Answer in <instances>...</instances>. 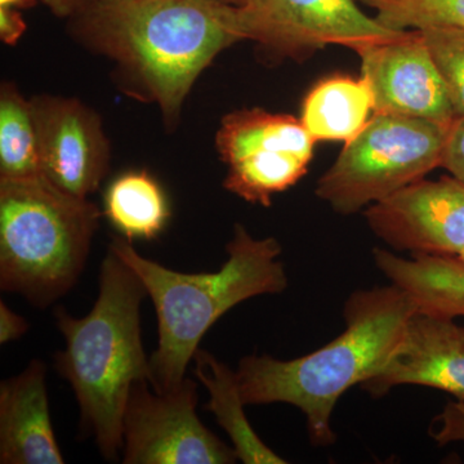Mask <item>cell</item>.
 Here are the masks:
<instances>
[{"mask_svg": "<svg viewBox=\"0 0 464 464\" xmlns=\"http://www.w3.org/2000/svg\"><path fill=\"white\" fill-rule=\"evenodd\" d=\"M430 435L439 445L464 441V400L448 402L433 420Z\"/></svg>", "mask_w": 464, "mask_h": 464, "instance_id": "obj_22", "label": "cell"}, {"mask_svg": "<svg viewBox=\"0 0 464 464\" xmlns=\"http://www.w3.org/2000/svg\"><path fill=\"white\" fill-rule=\"evenodd\" d=\"M109 250L139 276L157 311L158 346L150 356V384L157 392L182 383L201 340L219 317L246 299L279 295L288 286L279 241L256 239L240 224L226 246L227 261L217 273H179L143 257L125 237H112Z\"/></svg>", "mask_w": 464, "mask_h": 464, "instance_id": "obj_3", "label": "cell"}, {"mask_svg": "<svg viewBox=\"0 0 464 464\" xmlns=\"http://www.w3.org/2000/svg\"><path fill=\"white\" fill-rule=\"evenodd\" d=\"M145 297L139 276L109 250L91 313L74 317L65 308L54 310L65 340V348L54 355V369L74 391L82 430L93 436L110 462L123 450V415L133 384L151 382L141 334Z\"/></svg>", "mask_w": 464, "mask_h": 464, "instance_id": "obj_2", "label": "cell"}, {"mask_svg": "<svg viewBox=\"0 0 464 464\" xmlns=\"http://www.w3.org/2000/svg\"><path fill=\"white\" fill-rule=\"evenodd\" d=\"M105 215L125 239H154L166 227L169 208L160 185L149 173L121 174L105 194Z\"/></svg>", "mask_w": 464, "mask_h": 464, "instance_id": "obj_18", "label": "cell"}, {"mask_svg": "<svg viewBox=\"0 0 464 464\" xmlns=\"http://www.w3.org/2000/svg\"><path fill=\"white\" fill-rule=\"evenodd\" d=\"M215 2L230 5V7H244V5H248L250 3L255 2V0H215Z\"/></svg>", "mask_w": 464, "mask_h": 464, "instance_id": "obj_28", "label": "cell"}, {"mask_svg": "<svg viewBox=\"0 0 464 464\" xmlns=\"http://www.w3.org/2000/svg\"><path fill=\"white\" fill-rule=\"evenodd\" d=\"M417 313L414 302L392 284L357 290L344 304L346 329L325 346L293 360L243 357L237 377L244 402L295 406L306 417L313 444L332 445V413L338 400L387 364Z\"/></svg>", "mask_w": 464, "mask_h": 464, "instance_id": "obj_1", "label": "cell"}, {"mask_svg": "<svg viewBox=\"0 0 464 464\" xmlns=\"http://www.w3.org/2000/svg\"><path fill=\"white\" fill-rule=\"evenodd\" d=\"M459 257H460V258H462V259H463V262H464V250H463V252H462V253H460Z\"/></svg>", "mask_w": 464, "mask_h": 464, "instance_id": "obj_29", "label": "cell"}, {"mask_svg": "<svg viewBox=\"0 0 464 464\" xmlns=\"http://www.w3.org/2000/svg\"><path fill=\"white\" fill-rule=\"evenodd\" d=\"M29 328L30 324L25 317L11 310L5 301H0V343L5 344L20 340Z\"/></svg>", "mask_w": 464, "mask_h": 464, "instance_id": "obj_24", "label": "cell"}, {"mask_svg": "<svg viewBox=\"0 0 464 464\" xmlns=\"http://www.w3.org/2000/svg\"><path fill=\"white\" fill-rule=\"evenodd\" d=\"M420 32V30H418ZM447 87L457 118H464V30H420Z\"/></svg>", "mask_w": 464, "mask_h": 464, "instance_id": "obj_21", "label": "cell"}, {"mask_svg": "<svg viewBox=\"0 0 464 464\" xmlns=\"http://www.w3.org/2000/svg\"><path fill=\"white\" fill-rule=\"evenodd\" d=\"M194 362L195 375L209 393L206 409L215 414L217 422L227 433L237 459L246 464L286 463L259 439L246 420L237 371L200 347L195 353Z\"/></svg>", "mask_w": 464, "mask_h": 464, "instance_id": "obj_16", "label": "cell"}, {"mask_svg": "<svg viewBox=\"0 0 464 464\" xmlns=\"http://www.w3.org/2000/svg\"><path fill=\"white\" fill-rule=\"evenodd\" d=\"M404 384L445 391L464 400V328L454 319L414 314L387 364L362 384L374 398Z\"/></svg>", "mask_w": 464, "mask_h": 464, "instance_id": "obj_13", "label": "cell"}, {"mask_svg": "<svg viewBox=\"0 0 464 464\" xmlns=\"http://www.w3.org/2000/svg\"><path fill=\"white\" fill-rule=\"evenodd\" d=\"M101 212L43 174L0 179V289L47 308L83 274Z\"/></svg>", "mask_w": 464, "mask_h": 464, "instance_id": "obj_5", "label": "cell"}, {"mask_svg": "<svg viewBox=\"0 0 464 464\" xmlns=\"http://www.w3.org/2000/svg\"><path fill=\"white\" fill-rule=\"evenodd\" d=\"M450 127V125H449ZM449 127L424 119L373 114L344 142L315 194L340 215H353L441 167Z\"/></svg>", "mask_w": 464, "mask_h": 464, "instance_id": "obj_6", "label": "cell"}, {"mask_svg": "<svg viewBox=\"0 0 464 464\" xmlns=\"http://www.w3.org/2000/svg\"><path fill=\"white\" fill-rule=\"evenodd\" d=\"M47 366L34 359L0 383V463L63 464L51 422Z\"/></svg>", "mask_w": 464, "mask_h": 464, "instance_id": "obj_14", "label": "cell"}, {"mask_svg": "<svg viewBox=\"0 0 464 464\" xmlns=\"http://www.w3.org/2000/svg\"><path fill=\"white\" fill-rule=\"evenodd\" d=\"M35 5V0H0V7L26 8Z\"/></svg>", "mask_w": 464, "mask_h": 464, "instance_id": "obj_27", "label": "cell"}, {"mask_svg": "<svg viewBox=\"0 0 464 464\" xmlns=\"http://www.w3.org/2000/svg\"><path fill=\"white\" fill-rule=\"evenodd\" d=\"M25 30V21L16 8L0 7V36L5 44H14Z\"/></svg>", "mask_w": 464, "mask_h": 464, "instance_id": "obj_25", "label": "cell"}, {"mask_svg": "<svg viewBox=\"0 0 464 464\" xmlns=\"http://www.w3.org/2000/svg\"><path fill=\"white\" fill-rule=\"evenodd\" d=\"M198 384L186 377L157 392L148 381L133 384L123 415L124 464H231L234 448L208 430L197 414Z\"/></svg>", "mask_w": 464, "mask_h": 464, "instance_id": "obj_8", "label": "cell"}, {"mask_svg": "<svg viewBox=\"0 0 464 464\" xmlns=\"http://www.w3.org/2000/svg\"><path fill=\"white\" fill-rule=\"evenodd\" d=\"M76 14L84 35L139 79L168 124L198 76L240 41L234 7L215 0H99Z\"/></svg>", "mask_w": 464, "mask_h": 464, "instance_id": "obj_4", "label": "cell"}, {"mask_svg": "<svg viewBox=\"0 0 464 464\" xmlns=\"http://www.w3.org/2000/svg\"><path fill=\"white\" fill-rule=\"evenodd\" d=\"M235 30L285 56H298L326 45L359 53L399 38V32L366 16L356 0H255L234 7Z\"/></svg>", "mask_w": 464, "mask_h": 464, "instance_id": "obj_9", "label": "cell"}, {"mask_svg": "<svg viewBox=\"0 0 464 464\" xmlns=\"http://www.w3.org/2000/svg\"><path fill=\"white\" fill-rule=\"evenodd\" d=\"M441 167L464 182V118H456L449 127Z\"/></svg>", "mask_w": 464, "mask_h": 464, "instance_id": "obj_23", "label": "cell"}, {"mask_svg": "<svg viewBox=\"0 0 464 464\" xmlns=\"http://www.w3.org/2000/svg\"><path fill=\"white\" fill-rule=\"evenodd\" d=\"M32 105L12 84L0 91V179L41 176Z\"/></svg>", "mask_w": 464, "mask_h": 464, "instance_id": "obj_19", "label": "cell"}, {"mask_svg": "<svg viewBox=\"0 0 464 464\" xmlns=\"http://www.w3.org/2000/svg\"><path fill=\"white\" fill-rule=\"evenodd\" d=\"M362 76L371 85L374 114L450 125L457 115L431 52L418 30L360 51Z\"/></svg>", "mask_w": 464, "mask_h": 464, "instance_id": "obj_12", "label": "cell"}, {"mask_svg": "<svg viewBox=\"0 0 464 464\" xmlns=\"http://www.w3.org/2000/svg\"><path fill=\"white\" fill-rule=\"evenodd\" d=\"M373 257L391 284L414 302L418 314L442 319L464 316V262L459 256L417 253L404 258L375 248Z\"/></svg>", "mask_w": 464, "mask_h": 464, "instance_id": "obj_15", "label": "cell"}, {"mask_svg": "<svg viewBox=\"0 0 464 464\" xmlns=\"http://www.w3.org/2000/svg\"><path fill=\"white\" fill-rule=\"evenodd\" d=\"M373 114V92L364 76H334L307 94L301 121L315 141L347 142L364 130Z\"/></svg>", "mask_w": 464, "mask_h": 464, "instance_id": "obj_17", "label": "cell"}, {"mask_svg": "<svg viewBox=\"0 0 464 464\" xmlns=\"http://www.w3.org/2000/svg\"><path fill=\"white\" fill-rule=\"evenodd\" d=\"M377 14L378 23L392 30L436 27L464 30V0H356Z\"/></svg>", "mask_w": 464, "mask_h": 464, "instance_id": "obj_20", "label": "cell"}, {"mask_svg": "<svg viewBox=\"0 0 464 464\" xmlns=\"http://www.w3.org/2000/svg\"><path fill=\"white\" fill-rule=\"evenodd\" d=\"M315 140L301 119L262 109L239 110L222 119L217 149L227 164L224 188L248 203L268 207L307 173Z\"/></svg>", "mask_w": 464, "mask_h": 464, "instance_id": "obj_7", "label": "cell"}, {"mask_svg": "<svg viewBox=\"0 0 464 464\" xmlns=\"http://www.w3.org/2000/svg\"><path fill=\"white\" fill-rule=\"evenodd\" d=\"M372 231L395 250L460 256L464 250V182L420 181L368 207Z\"/></svg>", "mask_w": 464, "mask_h": 464, "instance_id": "obj_10", "label": "cell"}, {"mask_svg": "<svg viewBox=\"0 0 464 464\" xmlns=\"http://www.w3.org/2000/svg\"><path fill=\"white\" fill-rule=\"evenodd\" d=\"M42 2L58 16H69V14H78L82 9L99 2V0H42Z\"/></svg>", "mask_w": 464, "mask_h": 464, "instance_id": "obj_26", "label": "cell"}, {"mask_svg": "<svg viewBox=\"0 0 464 464\" xmlns=\"http://www.w3.org/2000/svg\"><path fill=\"white\" fill-rule=\"evenodd\" d=\"M30 105L43 176L69 194L90 197L109 170V141L99 116L65 97H34Z\"/></svg>", "mask_w": 464, "mask_h": 464, "instance_id": "obj_11", "label": "cell"}]
</instances>
